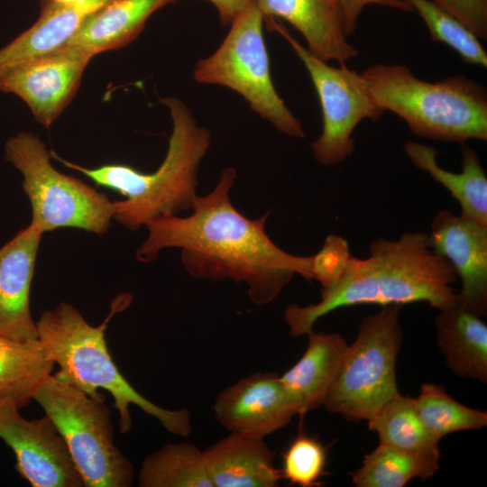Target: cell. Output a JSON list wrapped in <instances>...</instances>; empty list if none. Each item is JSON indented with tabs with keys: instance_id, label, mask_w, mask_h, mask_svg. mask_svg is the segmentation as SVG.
<instances>
[{
	"instance_id": "cell-32",
	"label": "cell",
	"mask_w": 487,
	"mask_h": 487,
	"mask_svg": "<svg viewBox=\"0 0 487 487\" xmlns=\"http://www.w3.org/2000/svg\"><path fill=\"white\" fill-rule=\"evenodd\" d=\"M347 36L355 32L358 19L368 5H380L404 12L414 11L408 0H338Z\"/></svg>"
},
{
	"instance_id": "cell-9",
	"label": "cell",
	"mask_w": 487,
	"mask_h": 487,
	"mask_svg": "<svg viewBox=\"0 0 487 487\" xmlns=\"http://www.w3.org/2000/svg\"><path fill=\"white\" fill-rule=\"evenodd\" d=\"M401 307L384 306L363 317L324 403L328 412L348 420H368L400 394L396 364L402 342Z\"/></svg>"
},
{
	"instance_id": "cell-5",
	"label": "cell",
	"mask_w": 487,
	"mask_h": 487,
	"mask_svg": "<svg viewBox=\"0 0 487 487\" xmlns=\"http://www.w3.org/2000/svg\"><path fill=\"white\" fill-rule=\"evenodd\" d=\"M361 75L374 102L403 119L415 135L460 144L487 140V91L466 76L428 82L398 63L375 64Z\"/></svg>"
},
{
	"instance_id": "cell-18",
	"label": "cell",
	"mask_w": 487,
	"mask_h": 487,
	"mask_svg": "<svg viewBox=\"0 0 487 487\" xmlns=\"http://www.w3.org/2000/svg\"><path fill=\"white\" fill-rule=\"evenodd\" d=\"M203 455L214 487H275L282 479L264 438L230 432Z\"/></svg>"
},
{
	"instance_id": "cell-3",
	"label": "cell",
	"mask_w": 487,
	"mask_h": 487,
	"mask_svg": "<svg viewBox=\"0 0 487 487\" xmlns=\"http://www.w3.org/2000/svg\"><path fill=\"white\" fill-rule=\"evenodd\" d=\"M132 298L127 293L117 296L108 316L97 326L88 324L73 305L60 302L41 313L36 322L38 339L49 357L60 366L56 376L92 398L104 396L99 389L112 395L122 434L131 430L129 407L135 405L156 418L168 432L186 437L192 429L189 411L161 408L140 394L119 372L107 349V324L115 314L129 306Z\"/></svg>"
},
{
	"instance_id": "cell-6",
	"label": "cell",
	"mask_w": 487,
	"mask_h": 487,
	"mask_svg": "<svg viewBox=\"0 0 487 487\" xmlns=\"http://www.w3.org/2000/svg\"><path fill=\"white\" fill-rule=\"evenodd\" d=\"M34 400L62 436L86 487H129L133 466L114 442L105 396L92 398L78 387L49 375Z\"/></svg>"
},
{
	"instance_id": "cell-20",
	"label": "cell",
	"mask_w": 487,
	"mask_h": 487,
	"mask_svg": "<svg viewBox=\"0 0 487 487\" xmlns=\"http://www.w3.org/2000/svg\"><path fill=\"white\" fill-rule=\"evenodd\" d=\"M459 295V294H458ZM435 318L439 350L458 377L487 382V326L460 296Z\"/></svg>"
},
{
	"instance_id": "cell-12",
	"label": "cell",
	"mask_w": 487,
	"mask_h": 487,
	"mask_svg": "<svg viewBox=\"0 0 487 487\" xmlns=\"http://www.w3.org/2000/svg\"><path fill=\"white\" fill-rule=\"evenodd\" d=\"M94 56L87 49L64 45L1 74L0 91L22 98L35 120L49 129L75 96Z\"/></svg>"
},
{
	"instance_id": "cell-33",
	"label": "cell",
	"mask_w": 487,
	"mask_h": 487,
	"mask_svg": "<svg viewBox=\"0 0 487 487\" xmlns=\"http://www.w3.org/2000/svg\"><path fill=\"white\" fill-rule=\"evenodd\" d=\"M216 9L222 26L230 25L234 19L255 0H207Z\"/></svg>"
},
{
	"instance_id": "cell-27",
	"label": "cell",
	"mask_w": 487,
	"mask_h": 487,
	"mask_svg": "<svg viewBox=\"0 0 487 487\" xmlns=\"http://www.w3.org/2000/svg\"><path fill=\"white\" fill-rule=\"evenodd\" d=\"M414 399L415 408L427 430L439 441L445 436L478 430L487 426V413L458 402L441 385L423 383Z\"/></svg>"
},
{
	"instance_id": "cell-10",
	"label": "cell",
	"mask_w": 487,
	"mask_h": 487,
	"mask_svg": "<svg viewBox=\"0 0 487 487\" xmlns=\"http://www.w3.org/2000/svg\"><path fill=\"white\" fill-rule=\"evenodd\" d=\"M304 64L317 91L322 110V132L311 143L315 160L324 166L343 162L354 151L352 136L360 122L378 121L385 112L372 99L361 74L345 64L328 65L311 54L274 18H265Z\"/></svg>"
},
{
	"instance_id": "cell-2",
	"label": "cell",
	"mask_w": 487,
	"mask_h": 487,
	"mask_svg": "<svg viewBox=\"0 0 487 487\" xmlns=\"http://www.w3.org/2000/svg\"><path fill=\"white\" fill-rule=\"evenodd\" d=\"M369 250L364 259L351 255L339 280L322 288L319 302L285 308L289 335L308 334L318 319L345 307L426 302L440 310L458 299L453 287L457 276L451 263L433 251L428 234L405 232L397 240L379 238Z\"/></svg>"
},
{
	"instance_id": "cell-1",
	"label": "cell",
	"mask_w": 487,
	"mask_h": 487,
	"mask_svg": "<svg viewBox=\"0 0 487 487\" xmlns=\"http://www.w3.org/2000/svg\"><path fill=\"white\" fill-rule=\"evenodd\" d=\"M236 170H222L214 189L197 196L190 216H159L145 226L147 238L136 251L142 262L156 260L166 248H180L181 262L196 278L245 282L256 305L273 301L298 274L312 280V256H299L277 246L265 231L269 212L250 219L232 204Z\"/></svg>"
},
{
	"instance_id": "cell-13",
	"label": "cell",
	"mask_w": 487,
	"mask_h": 487,
	"mask_svg": "<svg viewBox=\"0 0 487 487\" xmlns=\"http://www.w3.org/2000/svg\"><path fill=\"white\" fill-rule=\"evenodd\" d=\"M216 420L231 433L264 438L296 415L280 375L256 372L224 389L216 398Z\"/></svg>"
},
{
	"instance_id": "cell-28",
	"label": "cell",
	"mask_w": 487,
	"mask_h": 487,
	"mask_svg": "<svg viewBox=\"0 0 487 487\" xmlns=\"http://www.w3.org/2000/svg\"><path fill=\"white\" fill-rule=\"evenodd\" d=\"M427 27L434 41L452 48L468 64L487 67V53L478 37L432 0H408Z\"/></svg>"
},
{
	"instance_id": "cell-30",
	"label": "cell",
	"mask_w": 487,
	"mask_h": 487,
	"mask_svg": "<svg viewBox=\"0 0 487 487\" xmlns=\"http://www.w3.org/2000/svg\"><path fill=\"white\" fill-rule=\"evenodd\" d=\"M351 257L348 242L340 235L328 234L317 253L312 255L311 273L323 289L336 283Z\"/></svg>"
},
{
	"instance_id": "cell-31",
	"label": "cell",
	"mask_w": 487,
	"mask_h": 487,
	"mask_svg": "<svg viewBox=\"0 0 487 487\" xmlns=\"http://www.w3.org/2000/svg\"><path fill=\"white\" fill-rule=\"evenodd\" d=\"M452 14L478 39H487V0H432Z\"/></svg>"
},
{
	"instance_id": "cell-25",
	"label": "cell",
	"mask_w": 487,
	"mask_h": 487,
	"mask_svg": "<svg viewBox=\"0 0 487 487\" xmlns=\"http://www.w3.org/2000/svg\"><path fill=\"white\" fill-rule=\"evenodd\" d=\"M141 487H214L203 450L191 443L167 444L148 455L138 473Z\"/></svg>"
},
{
	"instance_id": "cell-22",
	"label": "cell",
	"mask_w": 487,
	"mask_h": 487,
	"mask_svg": "<svg viewBox=\"0 0 487 487\" xmlns=\"http://www.w3.org/2000/svg\"><path fill=\"white\" fill-rule=\"evenodd\" d=\"M177 0H110L90 15L66 45L96 55L122 48L142 31L150 16Z\"/></svg>"
},
{
	"instance_id": "cell-21",
	"label": "cell",
	"mask_w": 487,
	"mask_h": 487,
	"mask_svg": "<svg viewBox=\"0 0 487 487\" xmlns=\"http://www.w3.org/2000/svg\"><path fill=\"white\" fill-rule=\"evenodd\" d=\"M404 151L411 162L443 185L459 203L463 216L487 226V177L477 152L461 144L462 171L443 169L436 161L437 151L429 145L406 141Z\"/></svg>"
},
{
	"instance_id": "cell-17",
	"label": "cell",
	"mask_w": 487,
	"mask_h": 487,
	"mask_svg": "<svg viewBox=\"0 0 487 487\" xmlns=\"http://www.w3.org/2000/svg\"><path fill=\"white\" fill-rule=\"evenodd\" d=\"M308 346L299 361L280 375L296 415L324 405L337 377L348 345L338 333L308 334Z\"/></svg>"
},
{
	"instance_id": "cell-11",
	"label": "cell",
	"mask_w": 487,
	"mask_h": 487,
	"mask_svg": "<svg viewBox=\"0 0 487 487\" xmlns=\"http://www.w3.org/2000/svg\"><path fill=\"white\" fill-rule=\"evenodd\" d=\"M10 401H0V438L13 450L16 470L33 487H82L80 474L52 420H28Z\"/></svg>"
},
{
	"instance_id": "cell-19",
	"label": "cell",
	"mask_w": 487,
	"mask_h": 487,
	"mask_svg": "<svg viewBox=\"0 0 487 487\" xmlns=\"http://www.w3.org/2000/svg\"><path fill=\"white\" fill-rule=\"evenodd\" d=\"M110 0H80L69 5L43 3L38 20L0 49V75L68 43L83 23Z\"/></svg>"
},
{
	"instance_id": "cell-23",
	"label": "cell",
	"mask_w": 487,
	"mask_h": 487,
	"mask_svg": "<svg viewBox=\"0 0 487 487\" xmlns=\"http://www.w3.org/2000/svg\"><path fill=\"white\" fill-rule=\"evenodd\" d=\"M54 364L39 339L19 342L0 335V401L25 407Z\"/></svg>"
},
{
	"instance_id": "cell-16",
	"label": "cell",
	"mask_w": 487,
	"mask_h": 487,
	"mask_svg": "<svg viewBox=\"0 0 487 487\" xmlns=\"http://www.w3.org/2000/svg\"><path fill=\"white\" fill-rule=\"evenodd\" d=\"M264 18L278 17L304 37L308 51L319 60L339 64L357 56L347 40L338 0H255Z\"/></svg>"
},
{
	"instance_id": "cell-7",
	"label": "cell",
	"mask_w": 487,
	"mask_h": 487,
	"mask_svg": "<svg viewBox=\"0 0 487 487\" xmlns=\"http://www.w3.org/2000/svg\"><path fill=\"white\" fill-rule=\"evenodd\" d=\"M51 158L45 143L31 133H18L5 145V159L23 175L22 187L32 209L30 225L41 234L71 227L104 235L111 225L114 201L57 170Z\"/></svg>"
},
{
	"instance_id": "cell-29",
	"label": "cell",
	"mask_w": 487,
	"mask_h": 487,
	"mask_svg": "<svg viewBox=\"0 0 487 487\" xmlns=\"http://www.w3.org/2000/svg\"><path fill=\"white\" fill-rule=\"evenodd\" d=\"M326 465V451L323 444L299 433L283 454L281 478L300 487L320 486Z\"/></svg>"
},
{
	"instance_id": "cell-14",
	"label": "cell",
	"mask_w": 487,
	"mask_h": 487,
	"mask_svg": "<svg viewBox=\"0 0 487 487\" xmlns=\"http://www.w3.org/2000/svg\"><path fill=\"white\" fill-rule=\"evenodd\" d=\"M430 246L452 265L462 282V301L479 316L487 313V226L449 210L438 212L428 234Z\"/></svg>"
},
{
	"instance_id": "cell-8",
	"label": "cell",
	"mask_w": 487,
	"mask_h": 487,
	"mask_svg": "<svg viewBox=\"0 0 487 487\" xmlns=\"http://www.w3.org/2000/svg\"><path fill=\"white\" fill-rule=\"evenodd\" d=\"M263 23L264 15L254 1L234 19L217 50L198 60L193 78L199 84L234 90L278 131L305 138L301 122L287 107L271 79Z\"/></svg>"
},
{
	"instance_id": "cell-24",
	"label": "cell",
	"mask_w": 487,
	"mask_h": 487,
	"mask_svg": "<svg viewBox=\"0 0 487 487\" xmlns=\"http://www.w3.org/2000/svg\"><path fill=\"white\" fill-rule=\"evenodd\" d=\"M439 451L416 452L380 444L364 455L351 478L357 487H403L415 478H431L439 469Z\"/></svg>"
},
{
	"instance_id": "cell-4",
	"label": "cell",
	"mask_w": 487,
	"mask_h": 487,
	"mask_svg": "<svg viewBox=\"0 0 487 487\" xmlns=\"http://www.w3.org/2000/svg\"><path fill=\"white\" fill-rule=\"evenodd\" d=\"M160 100L169 109L172 132L167 154L153 172L144 173L117 163L89 169L51 152L66 167L124 197V200L114 201L113 219L133 231L159 216L191 208L198 196V170L210 146L209 130L198 124L192 111L180 99Z\"/></svg>"
},
{
	"instance_id": "cell-34",
	"label": "cell",
	"mask_w": 487,
	"mask_h": 487,
	"mask_svg": "<svg viewBox=\"0 0 487 487\" xmlns=\"http://www.w3.org/2000/svg\"><path fill=\"white\" fill-rule=\"evenodd\" d=\"M80 0H44V3L55 5H69Z\"/></svg>"
},
{
	"instance_id": "cell-26",
	"label": "cell",
	"mask_w": 487,
	"mask_h": 487,
	"mask_svg": "<svg viewBox=\"0 0 487 487\" xmlns=\"http://www.w3.org/2000/svg\"><path fill=\"white\" fill-rule=\"evenodd\" d=\"M367 422L368 428L377 433L380 444L416 452L439 451V440L422 422L411 397L398 394Z\"/></svg>"
},
{
	"instance_id": "cell-15",
	"label": "cell",
	"mask_w": 487,
	"mask_h": 487,
	"mask_svg": "<svg viewBox=\"0 0 487 487\" xmlns=\"http://www.w3.org/2000/svg\"><path fill=\"white\" fill-rule=\"evenodd\" d=\"M41 235L29 225L0 248V335L19 342L38 340L30 291Z\"/></svg>"
}]
</instances>
